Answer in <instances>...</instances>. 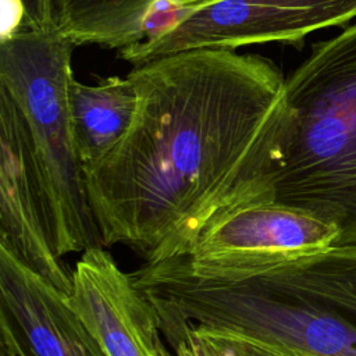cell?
<instances>
[{
    "label": "cell",
    "instance_id": "1",
    "mask_svg": "<svg viewBox=\"0 0 356 356\" xmlns=\"http://www.w3.org/2000/svg\"><path fill=\"white\" fill-rule=\"evenodd\" d=\"M128 75L138 93L131 127L83 167L104 248L124 245L143 264L185 257L218 217L275 199L288 118L271 60L193 49Z\"/></svg>",
    "mask_w": 356,
    "mask_h": 356
},
{
    "label": "cell",
    "instance_id": "2",
    "mask_svg": "<svg viewBox=\"0 0 356 356\" xmlns=\"http://www.w3.org/2000/svg\"><path fill=\"white\" fill-rule=\"evenodd\" d=\"M145 288L206 330L310 356H356V243L332 245L239 282L199 280L172 259L147 271Z\"/></svg>",
    "mask_w": 356,
    "mask_h": 356
},
{
    "label": "cell",
    "instance_id": "3",
    "mask_svg": "<svg viewBox=\"0 0 356 356\" xmlns=\"http://www.w3.org/2000/svg\"><path fill=\"white\" fill-rule=\"evenodd\" d=\"M288 142L275 200L305 210L356 243V24L313 47L281 95Z\"/></svg>",
    "mask_w": 356,
    "mask_h": 356
},
{
    "label": "cell",
    "instance_id": "4",
    "mask_svg": "<svg viewBox=\"0 0 356 356\" xmlns=\"http://www.w3.org/2000/svg\"><path fill=\"white\" fill-rule=\"evenodd\" d=\"M74 47L56 28L21 29L0 40V88L25 120L49 238L60 257L103 246L71 118Z\"/></svg>",
    "mask_w": 356,
    "mask_h": 356
},
{
    "label": "cell",
    "instance_id": "5",
    "mask_svg": "<svg viewBox=\"0 0 356 356\" xmlns=\"http://www.w3.org/2000/svg\"><path fill=\"white\" fill-rule=\"evenodd\" d=\"M356 17V0H216L177 14L146 39L118 49L134 67L193 49L299 43L313 31Z\"/></svg>",
    "mask_w": 356,
    "mask_h": 356
},
{
    "label": "cell",
    "instance_id": "6",
    "mask_svg": "<svg viewBox=\"0 0 356 356\" xmlns=\"http://www.w3.org/2000/svg\"><path fill=\"white\" fill-rule=\"evenodd\" d=\"M338 228L275 199L242 204L213 221L182 257L203 281L256 278L303 254L337 245Z\"/></svg>",
    "mask_w": 356,
    "mask_h": 356
},
{
    "label": "cell",
    "instance_id": "7",
    "mask_svg": "<svg viewBox=\"0 0 356 356\" xmlns=\"http://www.w3.org/2000/svg\"><path fill=\"white\" fill-rule=\"evenodd\" d=\"M0 245L68 296L72 270L50 242L25 120L0 88Z\"/></svg>",
    "mask_w": 356,
    "mask_h": 356
},
{
    "label": "cell",
    "instance_id": "8",
    "mask_svg": "<svg viewBox=\"0 0 356 356\" xmlns=\"http://www.w3.org/2000/svg\"><path fill=\"white\" fill-rule=\"evenodd\" d=\"M70 302L106 356H174L152 302L104 246L82 252Z\"/></svg>",
    "mask_w": 356,
    "mask_h": 356
},
{
    "label": "cell",
    "instance_id": "9",
    "mask_svg": "<svg viewBox=\"0 0 356 356\" xmlns=\"http://www.w3.org/2000/svg\"><path fill=\"white\" fill-rule=\"evenodd\" d=\"M0 328L18 356H106L70 296L0 245Z\"/></svg>",
    "mask_w": 356,
    "mask_h": 356
},
{
    "label": "cell",
    "instance_id": "10",
    "mask_svg": "<svg viewBox=\"0 0 356 356\" xmlns=\"http://www.w3.org/2000/svg\"><path fill=\"white\" fill-rule=\"evenodd\" d=\"M216 0H51L54 28L75 46L121 49L161 24Z\"/></svg>",
    "mask_w": 356,
    "mask_h": 356
},
{
    "label": "cell",
    "instance_id": "11",
    "mask_svg": "<svg viewBox=\"0 0 356 356\" xmlns=\"http://www.w3.org/2000/svg\"><path fill=\"white\" fill-rule=\"evenodd\" d=\"M70 106L78 154L86 167L103 159L127 134L138 93L129 75L110 76L95 85L72 78Z\"/></svg>",
    "mask_w": 356,
    "mask_h": 356
},
{
    "label": "cell",
    "instance_id": "12",
    "mask_svg": "<svg viewBox=\"0 0 356 356\" xmlns=\"http://www.w3.org/2000/svg\"><path fill=\"white\" fill-rule=\"evenodd\" d=\"M152 305L157 313L161 332L175 356H224V349L218 341L199 332L189 321L175 313Z\"/></svg>",
    "mask_w": 356,
    "mask_h": 356
},
{
    "label": "cell",
    "instance_id": "13",
    "mask_svg": "<svg viewBox=\"0 0 356 356\" xmlns=\"http://www.w3.org/2000/svg\"><path fill=\"white\" fill-rule=\"evenodd\" d=\"M1 22L28 29L54 28L51 0H1Z\"/></svg>",
    "mask_w": 356,
    "mask_h": 356
},
{
    "label": "cell",
    "instance_id": "14",
    "mask_svg": "<svg viewBox=\"0 0 356 356\" xmlns=\"http://www.w3.org/2000/svg\"><path fill=\"white\" fill-rule=\"evenodd\" d=\"M185 320V318H184ZM188 321V320H186ZM191 323V321H189ZM199 332L218 341L224 349V356H310L284 346L270 345L253 338L227 331L206 330L191 323Z\"/></svg>",
    "mask_w": 356,
    "mask_h": 356
}]
</instances>
